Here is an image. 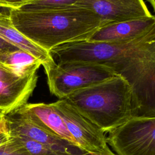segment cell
Instances as JSON below:
<instances>
[{"instance_id":"1","label":"cell","mask_w":155,"mask_h":155,"mask_svg":"<svg viewBox=\"0 0 155 155\" xmlns=\"http://www.w3.org/2000/svg\"><path fill=\"white\" fill-rule=\"evenodd\" d=\"M48 52L56 64L87 62L111 68L133 89V117H155V28L128 42L86 40L66 43Z\"/></svg>"},{"instance_id":"2","label":"cell","mask_w":155,"mask_h":155,"mask_svg":"<svg viewBox=\"0 0 155 155\" xmlns=\"http://www.w3.org/2000/svg\"><path fill=\"white\" fill-rule=\"evenodd\" d=\"M12 25L47 51L61 45L86 41L105 24L93 12L77 5L47 11L10 12Z\"/></svg>"},{"instance_id":"3","label":"cell","mask_w":155,"mask_h":155,"mask_svg":"<svg viewBox=\"0 0 155 155\" xmlns=\"http://www.w3.org/2000/svg\"><path fill=\"white\" fill-rule=\"evenodd\" d=\"M65 99L104 133L133 117V89L119 75L75 91Z\"/></svg>"},{"instance_id":"4","label":"cell","mask_w":155,"mask_h":155,"mask_svg":"<svg viewBox=\"0 0 155 155\" xmlns=\"http://www.w3.org/2000/svg\"><path fill=\"white\" fill-rule=\"evenodd\" d=\"M43 67L49 90L59 99L118 75L107 66L87 62L56 64L53 61Z\"/></svg>"},{"instance_id":"5","label":"cell","mask_w":155,"mask_h":155,"mask_svg":"<svg viewBox=\"0 0 155 155\" xmlns=\"http://www.w3.org/2000/svg\"><path fill=\"white\" fill-rule=\"evenodd\" d=\"M118 155H155V117H135L108 132Z\"/></svg>"},{"instance_id":"6","label":"cell","mask_w":155,"mask_h":155,"mask_svg":"<svg viewBox=\"0 0 155 155\" xmlns=\"http://www.w3.org/2000/svg\"><path fill=\"white\" fill-rule=\"evenodd\" d=\"M52 104L63 119L67 129L81 150L101 154L112 151L107 145L104 133L66 99H59Z\"/></svg>"},{"instance_id":"7","label":"cell","mask_w":155,"mask_h":155,"mask_svg":"<svg viewBox=\"0 0 155 155\" xmlns=\"http://www.w3.org/2000/svg\"><path fill=\"white\" fill-rule=\"evenodd\" d=\"M4 120L10 135L22 136L30 138L59 155H81L86 153L73 143L39 127L18 109L5 114Z\"/></svg>"},{"instance_id":"8","label":"cell","mask_w":155,"mask_h":155,"mask_svg":"<svg viewBox=\"0 0 155 155\" xmlns=\"http://www.w3.org/2000/svg\"><path fill=\"white\" fill-rule=\"evenodd\" d=\"M38 78L36 73L20 75L0 62V110L7 114L27 103Z\"/></svg>"},{"instance_id":"9","label":"cell","mask_w":155,"mask_h":155,"mask_svg":"<svg viewBox=\"0 0 155 155\" xmlns=\"http://www.w3.org/2000/svg\"><path fill=\"white\" fill-rule=\"evenodd\" d=\"M76 5L93 12L105 25L152 15L143 0H78Z\"/></svg>"},{"instance_id":"10","label":"cell","mask_w":155,"mask_h":155,"mask_svg":"<svg viewBox=\"0 0 155 155\" xmlns=\"http://www.w3.org/2000/svg\"><path fill=\"white\" fill-rule=\"evenodd\" d=\"M155 28L154 15L104 25L87 41L104 42H124L137 39Z\"/></svg>"},{"instance_id":"11","label":"cell","mask_w":155,"mask_h":155,"mask_svg":"<svg viewBox=\"0 0 155 155\" xmlns=\"http://www.w3.org/2000/svg\"><path fill=\"white\" fill-rule=\"evenodd\" d=\"M18 110L39 127L76 145L63 119L52 103H26Z\"/></svg>"},{"instance_id":"12","label":"cell","mask_w":155,"mask_h":155,"mask_svg":"<svg viewBox=\"0 0 155 155\" xmlns=\"http://www.w3.org/2000/svg\"><path fill=\"white\" fill-rule=\"evenodd\" d=\"M0 38L13 47L35 57L42 66L53 62L49 52L32 42L14 27L9 16L0 15Z\"/></svg>"},{"instance_id":"13","label":"cell","mask_w":155,"mask_h":155,"mask_svg":"<svg viewBox=\"0 0 155 155\" xmlns=\"http://www.w3.org/2000/svg\"><path fill=\"white\" fill-rule=\"evenodd\" d=\"M0 62L14 72L23 76L36 73L41 62L30 53L18 48L0 56Z\"/></svg>"},{"instance_id":"14","label":"cell","mask_w":155,"mask_h":155,"mask_svg":"<svg viewBox=\"0 0 155 155\" xmlns=\"http://www.w3.org/2000/svg\"><path fill=\"white\" fill-rule=\"evenodd\" d=\"M78 0H29L15 7L23 11H47L76 5Z\"/></svg>"},{"instance_id":"15","label":"cell","mask_w":155,"mask_h":155,"mask_svg":"<svg viewBox=\"0 0 155 155\" xmlns=\"http://www.w3.org/2000/svg\"><path fill=\"white\" fill-rule=\"evenodd\" d=\"M16 137L25 148L29 155H59L45 145L30 138L18 135H10Z\"/></svg>"},{"instance_id":"16","label":"cell","mask_w":155,"mask_h":155,"mask_svg":"<svg viewBox=\"0 0 155 155\" xmlns=\"http://www.w3.org/2000/svg\"><path fill=\"white\" fill-rule=\"evenodd\" d=\"M0 155H29V154L16 137L10 136L9 140L0 146Z\"/></svg>"},{"instance_id":"17","label":"cell","mask_w":155,"mask_h":155,"mask_svg":"<svg viewBox=\"0 0 155 155\" xmlns=\"http://www.w3.org/2000/svg\"><path fill=\"white\" fill-rule=\"evenodd\" d=\"M16 48H17L7 43V42H5V41H4L2 39L0 38V56L7 51H9L10 50H15Z\"/></svg>"},{"instance_id":"18","label":"cell","mask_w":155,"mask_h":155,"mask_svg":"<svg viewBox=\"0 0 155 155\" xmlns=\"http://www.w3.org/2000/svg\"><path fill=\"white\" fill-rule=\"evenodd\" d=\"M12 8H13V7L7 3L4 0H0V15L9 16Z\"/></svg>"},{"instance_id":"19","label":"cell","mask_w":155,"mask_h":155,"mask_svg":"<svg viewBox=\"0 0 155 155\" xmlns=\"http://www.w3.org/2000/svg\"><path fill=\"white\" fill-rule=\"evenodd\" d=\"M10 139V135L7 128L0 131V146L7 142Z\"/></svg>"},{"instance_id":"20","label":"cell","mask_w":155,"mask_h":155,"mask_svg":"<svg viewBox=\"0 0 155 155\" xmlns=\"http://www.w3.org/2000/svg\"><path fill=\"white\" fill-rule=\"evenodd\" d=\"M7 3L10 4L13 7V8L17 7L18 5H20L21 4L26 2L29 0H4Z\"/></svg>"},{"instance_id":"21","label":"cell","mask_w":155,"mask_h":155,"mask_svg":"<svg viewBox=\"0 0 155 155\" xmlns=\"http://www.w3.org/2000/svg\"><path fill=\"white\" fill-rule=\"evenodd\" d=\"M4 115L5 113L2 110H0V131L7 128L4 120Z\"/></svg>"},{"instance_id":"22","label":"cell","mask_w":155,"mask_h":155,"mask_svg":"<svg viewBox=\"0 0 155 155\" xmlns=\"http://www.w3.org/2000/svg\"><path fill=\"white\" fill-rule=\"evenodd\" d=\"M81 155H116L115 154H114L113 153V151H111L110 153H107V154H91V153H86L85 154H81Z\"/></svg>"},{"instance_id":"23","label":"cell","mask_w":155,"mask_h":155,"mask_svg":"<svg viewBox=\"0 0 155 155\" xmlns=\"http://www.w3.org/2000/svg\"><path fill=\"white\" fill-rule=\"evenodd\" d=\"M149 2L151 4L152 7L153 8V9H154V7H155V2H154V0H148Z\"/></svg>"}]
</instances>
